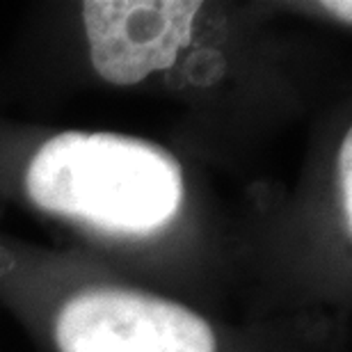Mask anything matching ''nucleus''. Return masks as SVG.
<instances>
[{
	"label": "nucleus",
	"mask_w": 352,
	"mask_h": 352,
	"mask_svg": "<svg viewBox=\"0 0 352 352\" xmlns=\"http://www.w3.org/2000/svg\"><path fill=\"white\" fill-rule=\"evenodd\" d=\"M352 135L348 133L346 140L341 144L339 153V190H341V208H343V220H346V231L350 236L352 231Z\"/></svg>",
	"instance_id": "nucleus-4"
},
{
	"label": "nucleus",
	"mask_w": 352,
	"mask_h": 352,
	"mask_svg": "<svg viewBox=\"0 0 352 352\" xmlns=\"http://www.w3.org/2000/svg\"><path fill=\"white\" fill-rule=\"evenodd\" d=\"M25 186L48 213L129 236L163 229L183 201V174L172 153L115 133L72 131L46 140Z\"/></svg>",
	"instance_id": "nucleus-1"
},
{
	"label": "nucleus",
	"mask_w": 352,
	"mask_h": 352,
	"mask_svg": "<svg viewBox=\"0 0 352 352\" xmlns=\"http://www.w3.org/2000/svg\"><path fill=\"white\" fill-rule=\"evenodd\" d=\"M60 352H215L213 329L176 302L124 288H91L55 320Z\"/></svg>",
	"instance_id": "nucleus-2"
},
{
	"label": "nucleus",
	"mask_w": 352,
	"mask_h": 352,
	"mask_svg": "<svg viewBox=\"0 0 352 352\" xmlns=\"http://www.w3.org/2000/svg\"><path fill=\"white\" fill-rule=\"evenodd\" d=\"M199 0H91L82 7L91 65L112 85L170 69L192 37Z\"/></svg>",
	"instance_id": "nucleus-3"
},
{
	"label": "nucleus",
	"mask_w": 352,
	"mask_h": 352,
	"mask_svg": "<svg viewBox=\"0 0 352 352\" xmlns=\"http://www.w3.org/2000/svg\"><path fill=\"white\" fill-rule=\"evenodd\" d=\"M325 10L327 12H332V14H336V16H339V19H343V21H346V23H350V16H352V5L350 3H341V0H339V3H336V0H329V3H325Z\"/></svg>",
	"instance_id": "nucleus-5"
}]
</instances>
